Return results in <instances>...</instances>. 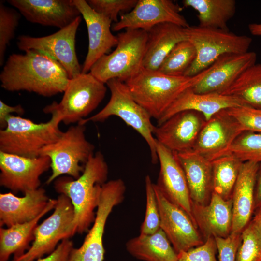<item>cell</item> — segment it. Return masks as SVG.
I'll return each mask as SVG.
<instances>
[{"label":"cell","mask_w":261,"mask_h":261,"mask_svg":"<svg viewBox=\"0 0 261 261\" xmlns=\"http://www.w3.org/2000/svg\"><path fill=\"white\" fill-rule=\"evenodd\" d=\"M10 55L0 74L1 87L15 92L26 91L49 97L64 92L70 81L57 60L36 50Z\"/></svg>","instance_id":"6da1fadb"},{"label":"cell","mask_w":261,"mask_h":261,"mask_svg":"<svg viewBox=\"0 0 261 261\" xmlns=\"http://www.w3.org/2000/svg\"><path fill=\"white\" fill-rule=\"evenodd\" d=\"M108 174V165L103 154L98 151L88 160L78 178L60 176L55 180L56 191L67 196L73 206L72 235L88 231L94 222L101 187L107 182Z\"/></svg>","instance_id":"7a4b0ae2"},{"label":"cell","mask_w":261,"mask_h":261,"mask_svg":"<svg viewBox=\"0 0 261 261\" xmlns=\"http://www.w3.org/2000/svg\"><path fill=\"white\" fill-rule=\"evenodd\" d=\"M209 70V67L193 77L172 76L143 67L124 83L134 100L158 121L182 93L199 82Z\"/></svg>","instance_id":"3957f363"},{"label":"cell","mask_w":261,"mask_h":261,"mask_svg":"<svg viewBox=\"0 0 261 261\" xmlns=\"http://www.w3.org/2000/svg\"><path fill=\"white\" fill-rule=\"evenodd\" d=\"M50 119L37 123L13 115L9 116L6 126L0 130V151L29 158L40 156L41 150L57 140L62 133L60 116L52 112Z\"/></svg>","instance_id":"277c9868"},{"label":"cell","mask_w":261,"mask_h":261,"mask_svg":"<svg viewBox=\"0 0 261 261\" xmlns=\"http://www.w3.org/2000/svg\"><path fill=\"white\" fill-rule=\"evenodd\" d=\"M117 37L116 49L98 59L89 72L104 84L112 79L125 82L143 67L147 31L127 29Z\"/></svg>","instance_id":"5b68a950"},{"label":"cell","mask_w":261,"mask_h":261,"mask_svg":"<svg viewBox=\"0 0 261 261\" xmlns=\"http://www.w3.org/2000/svg\"><path fill=\"white\" fill-rule=\"evenodd\" d=\"M106 84L111 92L108 103L99 112L78 124L85 125L90 121L102 122L111 116H118L143 137L149 146L152 162L156 163L158 160L157 142L153 135L155 126L152 123V117L134 100L124 82L112 79Z\"/></svg>","instance_id":"8992f818"},{"label":"cell","mask_w":261,"mask_h":261,"mask_svg":"<svg viewBox=\"0 0 261 261\" xmlns=\"http://www.w3.org/2000/svg\"><path fill=\"white\" fill-rule=\"evenodd\" d=\"M188 40L196 51L195 60L184 76L193 77L211 66L220 57L228 53L242 54L248 51L251 37L229 30L189 26L185 28Z\"/></svg>","instance_id":"52a82bcc"},{"label":"cell","mask_w":261,"mask_h":261,"mask_svg":"<svg viewBox=\"0 0 261 261\" xmlns=\"http://www.w3.org/2000/svg\"><path fill=\"white\" fill-rule=\"evenodd\" d=\"M85 130V125L72 126L41 150L40 156H47L51 161L52 173L47 184L63 174L74 179L81 175L86 162L94 154L95 147L86 139Z\"/></svg>","instance_id":"ba28073f"},{"label":"cell","mask_w":261,"mask_h":261,"mask_svg":"<svg viewBox=\"0 0 261 261\" xmlns=\"http://www.w3.org/2000/svg\"><path fill=\"white\" fill-rule=\"evenodd\" d=\"M106 91L105 84L90 72L81 73L70 79L60 102H53L43 111L58 113L66 125L78 123L98 106Z\"/></svg>","instance_id":"9c48e42d"},{"label":"cell","mask_w":261,"mask_h":261,"mask_svg":"<svg viewBox=\"0 0 261 261\" xmlns=\"http://www.w3.org/2000/svg\"><path fill=\"white\" fill-rule=\"evenodd\" d=\"M125 191V183L121 179L110 180L102 185L92 227L81 246L73 248L69 261H103V236L106 223L113 208L124 200Z\"/></svg>","instance_id":"30bf717a"},{"label":"cell","mask_w":261,"mask_h":261,"mask_svg":"<svg viewBox=\"0 0 261 261\" xmlns=\"http://www.w3.org/2000/svg\"><path fill=\"white\" fill-rule=\"evenodd\" d=\"M74 217L73 206L70 199L64 194H60L57 199L53 213L35 228L34 239L29 248L12 261H34L44 255L51 253L60 240L73 236Z\"/></svg>","instance_id":"8fae6325"},{"label":"cell","mask_w":261,"mask_h":261,"mask_svg":"<svg viewBox=\"0 0 261 261\" xmlns=\"http://www.w3.org/2000/svg\"><path fill=\"white\" fill-rule=\"evenodd\" d=\"M81 21V15L68 26L45 36H19L17 46L24 52L33 49L50 56L63 66L71 79L82 72L75 49L76 34Z\"/></svg>","instance_id":"7c38bea8"},{"label":"cell","mask_w":261,"mask_h":261,"mask_svg":"<svg viewBox=\"0 0 261 261\" xmlns=\"http://www.w3.org/2000/svg\"><path fill=\"white\" fill-rule=\"evenodd\" d=\"M160 216V228L179 253L204 243L199 230L188 215L170 201L154 184Z\"/></svg>","instance_id":"4fadbf2b"},{"label":"cell","mask_w":261,"mask_h":261,"mask_svg":"<svg viewBox=\"0 0 261 261\" xmlns=\"http://www.w3.org/2000/svg\"><path fill=\"white\" fill-rule=\"evenodd\" d=\"M50 167L47 156L29 158L0 151V185L14 193L37 189L40 176Z\"/></svg>","instance_id":"5bb4252c"},{"label":"cell","mask_w":261,"mask_h":261,"mask_svg":"<svg viewBox=\"0 0 261 261\" xmlns=\"http://www.w3.org/2000/svg\"><path fill=\"white\" fill-rule=\"evenodd\" d=\"M182 8L171 0H138L129 12L123 14L112 30L131 29L149 31L160 24L170 23L186 28L189 25L180 14Z\"/></svg>","instance_id":"9a60e30c"},{"label":"cell","mask_w":261,"mask_h":261,"mask_svg":"<svg viewBox=\"0 0 261 261\" xmlns=\"http://www.w3.org/2000/svg\"><path fill=\"white\" fill-rule=\"evenodd\" d=\"M206 122L200 113L183 111L155 126L153 135L158 142L174 152L192 150Z\"/></svg>","instance_id":"2e32d148"},{"label":"cell","mask_w":261,"mask_h":261,"mask_svg":"<svg viewBox=\"0 0 261 261\" xmlns=\"http://www.w3.org/2000/svg\"><path fill=\"white\" fill-rule=\"evenodd\" d=\"M243 131L226 109L215 114L202 128L193 150L210 161L226 155Z\"/></svg>","instance_id":"e0dca14e"},{"label":"cell","mask_w":261,"mask_h":261,"mask_svg":"<svg viewBox=\"0 0 261 261\" xmlns=\"http://www.w3.org/2000/svg\"><path fill=\"white\" fill-rule=\"evenodd\" d=\"M156 142L160 170L156 184L170 201L188 215L195 224L186 177L177 153Z\"/></svg>","instance_id":"ac0fdd59"},{"label":"cell","mask_w":261,"mask_h":261,"mask_svg":"<svg viewBox=\"0 0 261 261\" xmlns=\"http://www.w3.org/2000/svg\"><path fill=\"white\" fill-rule=\"evenodd\" d=\"M28 21L62 29L81 13L73 0H8Z\"/></svg>","instance_id":"d6986e66"},{"label":"cell","mask_w":261,"mask_h":261,"mask_svg":"<svg viewBox=\"0 0 261 261\" xmlns=\"http://www.w3.org/2000/svg\"><path fill=\"white\" fill-rule=\"evenodd\" d=\"M257 54L253 51L225 54L209 67L205 76L192 89L197 93L222 94L244 71L255 64Z\"/></svg>","instance_id":"ffe728a7"},{"label":"cell","mask_w":261,"mask_h":261,"mask_svg":"<svg viewBox=\"0 0 261 261\" xmlns=\"http://www.w3.org/2000/svg\"><path fill=\"white\" fill-rule=\"evenodd\" d=\"M84 19L87 29L88 47L82 67V72H89L93 65L103 55L109 54L118 43L117 36L111 31L112 21L106 16L95 12L87 0H73Z\"/></svg>","instance_id":"44dd1931"},{"label":"cell","mask_w":261,"mask_h":261,"mask_svg":"<svg viewBox=\"0 0 261 261\" xmlns=\"http://www.w3.org/2000/svg\"><path fill=\"white\" fill-rule=\"evenodd\" d=\"M192 215L204 241L210 237L226 238L232 232V203L213 192L205 205L191 202Z\"/></svg>","instance_id":"7402d4cb"},{"label":"cell","mask_w":261,"mask_h":261,"mask_svg":"<svg viewBox=\"0 0 261 261\" xmlns=\"http://www.w3.org/2000/svg\"><path fill=\"white\" fill-rule=\"evenodd\" d=\"M192 87L186 89L179 95L157 121V125L183 111L193 110L199 112L207 121L221 110L248 105L244 100L237 97L216 93H197L193 91Z\"/></svg>","instance_id":"603a6c76"},{"label":"cell","mask_w":261,"mask_h":261,"mask_svg":"<svg viewBox=\"0 0 261 261\" xmlns=\"http://www.w3.org/2000/svg\"><path fill=\"white\" fill-rule=\"evenodd\" d=\"M50 199L44 189L26 192L23 197L12 192L0 194V225L7 227L31 221L44 210Z\"/></svg>","instance_id":"cb8c5ba5"},{"label":"cell","mask_w":261,"mask_h":261,"mask_svg":"<svg viewBox=\"0 0 261 261\" xmlns=\"http://www.w3.org/2000/svg\"><path fill=\"white\" fill-rule=\"evenodd\" d=\"M176 153L185 174L191 202L208 204L213 192L212 162L193 150Z\"/></svg>","instance_id":"d4e9b609"},{"label":"cell","mask_w":261,"mask_h":261,"mask_svg":"<svg viewBox=\"0 0 261 261\" xmlns=\"http://www.w3.org/2000/svg\"><path fill=\"white\" fill-rule=\"evenodd\" d=\"M258 163H243L232 193V224L231 232L242 233L251 220L255 211L254 193Z\"/></svg>","instance_id":"484cf974"},{"label":"cell","mask_w":261,"mask_h":261,"mask_svg":"<svg viewBox=\"0 0 261 261\" xmlns=\"http://www.w3.org/2000/svg\"><path fill=\"white\" fill-rule=\"evenodd\" d=\"M147 32L143 67L148 70H158L173 47L188 40L185 28L170 23L156 25Z\"/></svg>","instance_id":"4316f807"},{"label":"cell","mask_w":261,"mask_h":261,"mask_svg":"<svg viewBox=\"0 0 261 261\" xmlns=\"http://www.w3.org/2000/svg\"><path fill=\"white\" fill-rule=\"evenodd\" d=\"M57 199H50L44 210L33 220L0 228V261H7L12 254L14 259L23 255L34 239V232L40 219L55 208Z\"/></svg>","instance_id":"83f0119b"},{"label":"cell","mask_w":261,"mask_h":261,"mask_svg":"<svg viewBox=\"0 0 261 261\" xmlns=\"http://www.w3.org/2000/svg\"><path fill=\"white\" fill-rule=\"evenodd\" d=\"M127 251L144 261H177L175 251L165 233L160 229L149 235L140 234L128 240Z\"/></svg>","instance_id":"f1b7e54d"},{"label":"cell","mask_w":261,"mask_h":261,"mask_svg":"<svg viewBox=\"0 0 261 261\" xmlns=\"http://www.w3.org/2000/svg\"><path fill=\"white\" fill-rule=\"evenodd\" d=\"M182 3L197 12L199 26L225 30H229L227 23L236 10L234 0H184Z\"/></svg>","instance_id":"f546056e"},{"label":"cell","mask_w":261,"mask_h":261,"mask_svg":"<svg viewBox=\"0 0 261 261\" xmlns=\"http://www.w3.org/2000/svg\"><path fill=\"white\" fill-rule=\"evenodd\" d=\"M243 162L232 154L223 156L212 161L213 192L225 200L231 199Z\"/></svg>","instance_id":"4dcf8cb0"},{"label":"cell","mask_w":261,"mask_h":261,"mask_svg":"<svg viewBox=\"0 0 261 261\" xmlns=\"http://www.w3.org/2000/svg\"><path fill=\"white\" fill-rule=\"evenodd\" d=\"M221 94L238 97L248 105L261 109V63L246 69Z\"/></svg>","instance_id":"1f68e13d"},{"label":"cell","mask_w":261,"mask_h":261,"mask_svg":"<svg viewBox=\"0 0 261 261\" xmlns=\"http://www.w3.org/2000/svg\"><path fill=\"white\" fill-rule=\"evenodd\" d=\"M196 57V51L193 44L188 40H183L173 47L158 71L169 76H184Z\"/></svg>","instance_id":"d6a6232c"},{"label":"cell","mask_w":261,"mask_h":261,"mask_svg":"<svg viewBox=\"0 0 261 261\" xmlns=\"http://www.w3.org/2000/svg\"><path fill=\"white\" fill-rule=\"evenodd\" d=\"M235 261H261V228L252 218L242 232Z\"/></svg>","instance_id":"836d02e7"},{"label":"cell","mask_w":261,"mask_h":261,"mask_svg":"<svg viewBox=\"0 0 261 261\" xmlns=\"http://www.w3.org/2000/svg\"><path fill=\"white\" fill-rule=\"evenodd\" d=\"M228 154L236 156L243 162L261 163V133L242 132L233 143Z\"/></svg>","instance_id":"e575fe53"},{"label":"cell","mask_w":261,"mask_h":261,"mask_svg":"<svg viewBox=\"0 0 261 261\" xmlns=\"http://www.w3.org/2000/svg\"><path fill=\"white\" fill-rule=\"evenodd\" d=\"M21 14L0 1V65L4 62L5 54L10 42L14 37Z\"/></svg>","instance_id":"d590c367"},{"label":"cell","mask_w":261,"mask_h":261,"mask_svg":"<svg viewBox=\"0 0 261 261\" xmlns=\"http://www.w3.org/2000/svg\"><path fill=\"white\" fill-rule=\"evenodd\" d=\"M145 187L146 210L140 234L149 235L155 233L160 229V216L154 183L149 175L145 177Z\"/></svg>","instance_id":"8d00e7d4"},{"label":"cell","mask_w":261,"mask_h":261,"mask_svg":"<svg viewBox=\"0 0 261 261\" xmlns=\"http://www.w3.org/2000/svg\"><path fill=\"white\" fill-rule=\"evenodd\" d=\"M244 131L261 133V109L243 105L226 109Z\"/></svg>","instance_id":"74e56055"},{"label":"cell","mask_w":261,"mask_h":261,"mask_svg":"<svg viewBox=\"0 0 261 261\" xmlns=\"http://www.w3.org/2000/svg\"><path fill=\"white\" fill-rule=\"evenodd\" d=\"M138 0H88L87 3L95 12L108 17L112 22L119 20V14L131 11Z\"/></svg>","instance_id":"f35d334b"},{"label":"cell","mask_w":261,"mask_h":261,"mask_svg":"<svg viewBox=\"0 0 261 261\" xmlns=\"http://www.w3.org/2000/svg\"><path fill=\"white\" fill-rule=\"evenodd\" d=\"M217 252L215 239L210 237L202 245L178 253L177 261H218Z\"/></svg>","instance_id":"ab89813d"},{"label":"cell","mask_w":261,"mask_h":261,"mask_svg":"<svg viewBox=\"0 0 261 261\" xmlns=\"http://www.w3.org/2000/svg\"><path fill=\"white\" fill-rule=\"evenodd\" d=\"M219 261H235L237 251L242 242V233L231 232L226 238L214 237Z\"/></svg>","instance_id":"60d3db41"},{"label":"cell","mask_w":261,"mask_h":261,"mask_svg":"<svg viewBox=\"0 0 261 261\" xmlns=\"http://www.w3.org/2000/svg\"><path fill=\"white\" fill-rule=\"evenodd\" d=\"M73 248L72 241L69 238L62 240L56 249L48 256L36 261H69L70 255Z\"/></svg>","instance_id":"b9f144b4"},{"label":"cell","mask_w":261,"mask_h":261,"mask_svg":"<svg viewBox=\"0 0 261 261\" xmlns=\"http://www.w3.org/2000/svg\"><path fill=\"white\" fill-rule=\"evenodd\" d=\"M25 110L20 105L15 106H10L1 100H0V127L1 130L4 129L6 126V121L8 117L13 115V113H16L19 115H23Z\"/></svg>","instance_id":"7bdbcfd3"},{"label":"cell","mask_w":261,"mask_h":261,"mask_svg":"<svg viewBox=\"0 0 261 261\" xmlns=\"http://www.w3.org/2000/svg\"><path fill=\"white\" fill-rule=\"evenodd\" d=\"M254 209L261 206V163L256 173L254 193Z\"/></svg>","instance_id":"ee69618b"},{"label":"cell","mask_w":261,"mask_h":261,"mask_svg":"<svg viewBox=\"0 0 261 261\" xmlns=\"http://www.w3.org/2000/svg\"><path fill=\"white\" fill-rule=\"evenodd\" d=\"M248 29L252 35L261 36V23L250 24L248 25Z\"/></svg>","instance_id":"f6af8a7d"},{"label":"cell","mask_w":261,"mask_h":261,"mask_svg":"<svg viewBox=\"0 0 261 261\" xmlns=\"http://www.w3.org/2000/svg\"><path fill=\"white\" fill-rule=\"evenodd\" d=\"M253 216V218L257 221L261 228V206L255 210Z\"/></svg>","instance_id":"bcb514c9"}]
</instances>
